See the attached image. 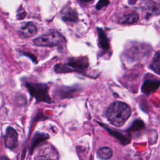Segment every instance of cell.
Instances as JSON below:
<instances>
[{
    "label": "cell",
    "instance_id": "cell-1",
    "mask_svg": "<svg viewBox=\"0 0 160 160\" xmlns=\"http://www.w3.org/2000/svg\"><path fill=\"white\" fill-rule=\"evenodd\" d=\"M129 106L122 102H114L107 109L106 117L108 121L117 127L122 126L131 115Z\"/></svg>",
    "mask_w": 160,
    "mask_h": 160
},
{
    "label": "cell",
    "instance_id": "cell-2",
    "mask_svg": "<svg viewBox=\"0 0 160 160\" xmlns=\"http://www.w3.org/2000/svg\"><path fill=\"white\" fill-rule=\"evenodd\" d=\"M65 42L63 36L58 31H52L43 34L34 40V44L38 46L52 47L62 44Z\"/></svg>",
    "mask_w": 160,
    "mask_h": 160
},
{
    "label": "cell",
    "instance_id": "cell-3",
    "mask_svg": "<svg viewBox=\"0 0 160 160\" xmlns=\"http://www.w3.org/2000/svg\"><path fill=\"white\" fill-rule=\"evenodd\" d=\"M26 86L30 94L38 101L51 102V99L48 94V87L42 83L27 82Z\"/></svg>",
    "mask_w": 160,
    "mask_h": 160
},
{
    "label": "cell",
    "instance_id": "cell-4",
    "mask_svg": "<svg viewBox=\"0 0 160 160\" xmlns=\"http://www.w3.org/2000/svg\"><path fill=\"white\" fill-rule=\"evenodd\" d=\"M18 134L14 129L8 127L4 136L5 146L9 149H14L18 145Z\"/></svg>",
    "mask_w": 160,
    "mask_h": 160
},
{
    "label": "cell",
    "instance_id": "cell-5",
    "mask_svg": "<svg viewBox=\"0 0 160 160\" xmlns=\"http://www.w3.org/2000/svg\"><path fill=\"white\" fill-rule=\"evenodd\" d=\"M160 86V80L156 79H146L144 81L141 86V91L149 96L155 92Z\"/></svg>",
    "mask_w": 160,
    "mask_h": 160
},
{
    "label": "cell",
    "instance_id": "cell-6",
    "mask_svg": "<svg viewBox=\"0 0 160 160\" xmlns=\"http://www.w3.org/2000/svg\"><path fill=\"white\" fill-rule=\"evenodd\" d=\"M62 14V19L65 22H74L78 21V16L76 11L68 7L66 8L61 12Z\"/></svg>",
    "mask_w": 160,
    "mask_h": 160
},
{
    "label": "cell",
    "instance_id": "cell-7",
    "mask_svg": "<svg viewBox=\"0 0 160 160\" xmlns=\"http://www.w3.org/2000/svg\"><path fill=\"white\" fill-rule=\"evenodd\" d=\"M21 35L24 38H30L34 36L37 32L36 26L31 22L26 23L20 30Z\"/></svg>",
    "mask_w": 160,
    "mask_h": 160
},
{
    "label": "cell",
    "instance_id": "cell-8",
    "mask_svg": "<svg viewBox=\"0 0 160 160\" xmlns=\"http://www.w3.org/2000/svg\"><path fill=\"white\" fill-rule=\"evenodd\" d=\"M58 153L56 149L49 146L45 148H43L41 151V153L39 155V159H57Z\"/></svg>",
    "mask_w": 160,
    "mask_h": 160
},
{
    "label": "cell",
    "instance_id": "cell-9",
    "mask_svg": "<svg viewBox=\"0 0 160 160\" xmlns=\"http://www.w3.org/2000/svg\"><path fill=\"white\" fill-rule=\"evenodd\" d=\"M138 19H139L138 14L135 12H132L121 17L119 19V23L123 24H133L134 22H136L138 21Z\"/></svg>",
    "mask_w": 160,
    "mask_h": 160
},
{
    "label": "cell",
    "instance_id": "cell-10",
    "mask_svg": "<svg viewBox=\"0 0 160 160\" xmlns=\"http://www.w3.org/2000/svg\"><path fill=\"white\" fill-rule=\"evenodd\" d=\"M68 67H71L76 70H82L88 66V62L86 60L82 59H73L70 61L68 64Z\"/></svg>",
    "mask_w": 160,
    "mask_h": 160
},
{
    "label": "cell",
    "instance_id": "cell-11",
    "mask_svg": "<svg viewBox=\"0 0 160 160\" xmlns=\"http://www.w3.org/2000/svg\"><path fill=\"white\" fill-rule=\"evenodd\" d=\"M98 38L100 46L103 49L107 50L109 47V41L105 32L102 29H98Z\"/></svg>",
    "mask_w": 160,
    "mask_h": 160
},
{
    "label": "cell",
    "instance_id": "cell-12",
    "mask_svg": "<svg viewBox=\"0 0 160 160\" xmlns=\"http://www.w3.org/2000/svg\"><path fill=\"white\" fill-rule=\"evenodd\" d=\"M150 67L154 72L160 74V51L157 52L154 56Z\"/></svg>",
    "mask_w": 160,
    "mask_h": 160
},
{
    "label": "cell",
    "instance_id": "cell-13",
    "mask_svg": "<svg viewBox=\"0 0 160 160\" xmlns=\"http://www.w3.org/2000/svg\"><path fill=\"white\" fill-rule=\"evenodd\" d=\"M98 156L100 159H108L112 156V151L109 147H102L98 151Z\"/></svg>",
    "mask_w": 160,
    "mask_h": 160
},
{
    "label": "cell",
    "instance_id": "cell-14",
    "mask_svg": "<svg viewBox=\"0 0 160 160\" xmlns=\"http://www.w3.org/2000/svg\"><path fill=\"white\" fill-rule=\"evenodd\" d=\"M106 129L108 130V131H109L111 134H112L113 136H114L117 139H118L121 141V142L122 144H128V143L129 142V141H130L129 139L128 138H126V136H124L123 134H121L120 132H117V131H112V129H109V128H106Z\"/></svg>",
    "mask_w": 160,
    "mask_h": 160
},
{
    "label": "cell",
    "instance_id": "cell-15",
    "mask_svg": "<svg viewBox=\"0 0 160 160\" xmlns=\"http://www.w3.org/2000/svg\"><path fill=\"white\" fill-rule=\"evenodd\" d=\"M47 138H48V136H47V134H36L34 138V141H33V143L31 146V151H33V149L34 148V147L41 141H42L43 139H46Z\"/></svg>",
    "mask_w": 160,
    "mask_h": 160
},
{
    "label": "cell",
    "instance_id": "cell-16",
    "mask_svg": "<svg viewBox=\"0 0 160 160\" xmlns=\"http://www.w3.org/2000/svg\"><path fill=\"white\" fill-rule=\"evenodd\" d=\"M144 126V124L143 123V122L141 120H136L134 122L133 124L132 125L131 128V131H139L141 129L143 128Z\"/></svg>",
    "mask_w": 160,
    "mask_h": 160
},
{
    "label": "cell",
    "instance_id": "cell-17",
    "mask_svg": "<svg viewBox=\"0 0 160 160\" xmlns=\"http://www.w3.org/2000/svg\"><path fill=\"white\" fill-rule=\"evenodd\" d=\"M109 0H99L98 4H96V8L98 9H101L102 7L109 4Z\"/></svg>",
    "mask_w": 160,
    "mask_h": 160
},
{
    "label": "cell",
    "instance_id": "cell-18",
    "mask_svg": "<svg viewBox=\"0 0 160 160\" xmlns=\"http://www.w3.org/2000/svg\"><path fill=\"white\" fill-rule=\"evenodd\" d=\"M26 16V12L24 11V10L23 9H21V11H18V18L19 19H21L24 18V17Z\"/></svg>",
    "mask_w": 160,
    "mask_h": 160
},
{
    "label": "cell",
    "instance_id": "cell-19",
    "mask_svg": "<svg viewBox=\"0 0 160 160\" xmlns=\"http://www.w3.org/2000/svg\"><path fill=\"white\" fill-rule=\"evenodd\" d=\"M81 2H84V3H88V2H90L91 1H92L93 0H79Z\"/></svg>",
    "mask_w": 160,
    "mask_h": 160
}]
</instances>
